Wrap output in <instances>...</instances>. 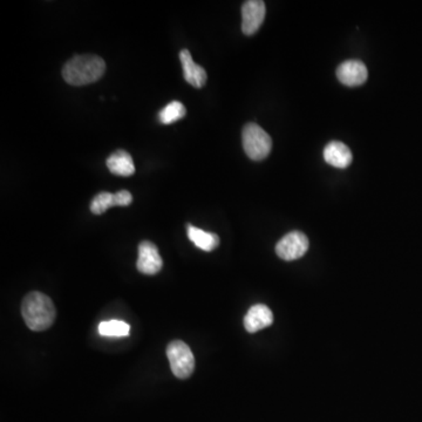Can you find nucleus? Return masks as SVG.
I'll use <instances>...</instances> for the list:
<instances>
[{"label":"nucleus","mask_w":422,"mask_h":422,"mask_svg":"<svg viewBox=\"0 0 422 422\" xmlns=\"http://www.w3.org/2000/svg\"><path fill=\"white\" fill-rule=\"evenodd\" d=\"M309 250V238L302 231H291L276 245V254L284 261H296Z\"/></svg>","instance_id":"39448f33"},{"label":"nucleus","mask_w":422,"mask_h":422,"mask_svg":"<svg viewBox=\"0 0 422 422\" xmlns=\"http://www.w3.org/2000/svg\"><path fill=\"white\" fill-rule=\"evenodd\" d=\"M180 60H181L185 81L195 88H202L205 86L207 83V72L203 67L195 63L190 52L188 50H182L180 52Z\"/></svg>","instance_id":"9b49d317"},{"label":"nucleus","mask_w":422,"mask_h":422,"mask_svg":"<svg viewBox=\"0 0 422 422\" xmlns=\"http://www.w3.org/2000/svg\"><path fill=\"white\" fill-rule=\"evenodd\" d=\"M130 326L123 320H109L100 323L98 331L103 336H128Z\"/></svg>","instance_id":"2eb2a0df"},{"label":"nucleus","mask_w":422,"mask_h":422,"mask_svg":"<svg viewBox=\"0 0 422 422\" xmlns=\"http://www.w3.org/2000/svg\"><path fill=\"white\" fill-rule=\"evenodd\" d=\"M21 314L29 329L41 332L52 326L56 320V310L48 296L34 291L24 298Z\"/></svg>","instance_id":"f257e3e1"},{"label":"nucleus","mask_w":422,"mask_h":422,"mask_svg":"<svg viewBox=\"0 0 422 422\" xmlns=\"http://www.w3.org/2000/svg\"><path fill=\"white\" fill-rule=\"evenodd\" d=\"M367 76L366 65L359 60H347L336 68V78L347 87L361 86L366 83Z\"/></svg>","instance_id":"0eeeda50"},{"label":"nucleus","mask_w":422,"mask_h":422,"mask_svg":"<svg viewBox=\"0 0 422 422\" xmlns=\"http://www.w3.org/2000/svg\"><path fill=\"white\" fill-rule=\"evenodd\" d=\"M170 369L178 379H187L195 369V358L190 347L181 340H175L167 347Z\"/></svg>","instance_id":"20e7f679"},{"label":"nucleus","mask_w":422,"mask_h":422,"mask_svg":"<svg viewBox=\"0 0 422 422\" xmlns=\"http://www.w3.org/2000/svg\"><path fill=\"white\" fill-rule=\"evenodd\" d=\"M243 148L247 158L254 161H262L267 158L272 148L270 135L256 123H247L242 133Z\"/></svg>","instance_id":"7ed1b4c3"},{"label":"nucleus","mask_w":422,"mask_h":422,"mask_svg":"<svg viewBox=\"0 0 422 422\" xmlns=\"http://www.w3.org/2000/svg\"><path fill=\"white\" fill-rule=\"evenodd\" d=\"M106 63L103 58L93 54L73 56L63 68V76L72 86H85L96 83L105 74Z\"/></svg>","instance_id":"f03ea898"},{"label":"nucleus","mask_w":422,"mask_h":422,"mask_svg":"<svg viewBox=\"0 0 422 422\" xmlns=\"http://www.w3.org/2000/svg\"><path fill=\"white\" fill-rule=\"evenodd\" d=\"M109 172L118 176H132L135 173V165L132 156L125 150H116L106 161Z\"/></svg>","instance_id":"f8f14e48"},{"label":"nucleus","mask_w":422,"mask_h":422,"mask_svg":"<svg viewBox=\"0 0 422 422\" xmlns=\"http://www.w3.org/2000/svg\"><path fill=\"white\" fill-rule=\"evenodd\" d=\"M163 267L161 256L158 254V249L154 243L143 241L139 245V258L136 267L141 274L153 276L161 271Z\"/></svg>","instance_id":"6e6552de"},{"label":"nucleus","mask_w":422,"mask_h":422,"mask_svg":"<svg viewBox=\"0 0 422 422\" xmlns=\"http://www.w3.org/2000/svg\"><path fill=\"white\" fill-rule=\"evenodd\" d=\"M265 3L262 0H249L242 6V31L245 36H254L265 19Z\"/></svg>","instance_id":"423d86ee"},{"label":"nucleus","mask_w":422,"mask_h":422,"mask_svg":"<svg viewBox=\"0 0 422 422\" xmlns=\"http://www.w3.org/2000/svg\"><path fill=\"white\" fill-rule=\"evenodd\" d=\"M274 323V314L269 307L263 304H257L247 311L245 316V330L249 334H256L258 331L267 329Z\"/></svg>","instance_id":"1a4fd4ad"},{"label":"nucleus","mask_w":422,"mask_h":422,"mask_svg":"<svg viewBox=\"0 0 422 422\" xmlns=\"http://www.w3.org/2000/svg\"><path fill=\"white\" fill-rule=\"evenodd\" d=\"M112 207H118V198L115 194L103 192L96 195L91 203V211L94 215H101Z\"/></svg>","instance_id":"dca6fc26"},{"label":"nucleus","mask_w":422,"mask_h":422,"mask_svg":"<svg viewBox=\"0 0 422 422\" xmlns=\"http://www.w3.org/2000/svg\"><path fill=\"white\" fill-rule=\"evenodd\" d=\"M118 198V207H127L133 202V196L128 190H120L115 192Z\"/></svg>","instance_id":"f3484780"},{"label":"nucleus","mask_w":422,"mask_h":422,"mask_svg":"<svg viewBox=\"0 0 422 422\" xmlns=\"http://www.w3.org/2000/svg\"><path fill=\"white\" fill-rule=\"evenodd\" d=\"M324 160L334 168L345 169L352 163V152L343 142L332 141L324 148Z\"/></svg>","instance_id":"9d476101"},{"label":"nucleus","mask_w":422,"mask_h":422,"mask_svg":"<svg viewBox=\"0 0 422 422\" xmlns=\"http://www.w3.org/2000/svg\"><path fill=\"white\" fill-rule=\"evenodd\" d=\"M188 237L198 249L203 251L215 250L220 245V237L212 232H207L194 225H188Z\"/></svg>","instance_id":"ddd939ff"},{"label":"nucleus","mask_w":422,"mask_h":422,"mask_svg":"<svg viewBox=\"0 0 422 422\" xmlns=\"http://www.w3.org/2000/svg\"><path fill=\"white\" fill-rule=\"evenodd\" d=\"M185 107L180 101H173L165 106L161 112L158 113V119L163 125H172L178 120L183 119L185 116Z\"/></svg>","instance_id":"4468645a"}]
</instances>
